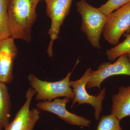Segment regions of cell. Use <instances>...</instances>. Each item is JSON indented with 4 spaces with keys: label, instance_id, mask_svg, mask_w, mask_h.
Here are the masks:
<instances>
[{
    "label": "cell",
    "instance_id": "6da1fadb",
    "mask_svg": "<svg viewBox=\"0 0 130 130\" xmlns=\"http://www.w3.org/2000/svg\"><path fill=\"white\" fill-rule=\"evenodd\" d=\"M39 0H9L11 37L29 42L31 28L37 18L36 9Z\"/></svg>",
    "mask_w": 130,
    "mask_h": 130
},
{
    "label": "cell",
    "instance_id": "7a4b0ae2",
    "mask_svg": "<svg viewBox=\"0 0 130 130\" xmlns=\"http://www.w3.org/2000/svg\"><path fill=\"white\" fill-rule=\"evenodd\" d=\"M76 6L77 11L81 17V30L86 35L92 46L100 49V38L103 32L107 16L85 0H80Z\"/></svg>",
    "mask_w": 130,
    "mask_h": 130
},
{
    "label": "cell",
    "instance_id": "3957f363",
    "mask_svg": "<svg viewBox=\"0 0 130 130\" xmlns=\"http://www.w3.org/2000/svg\"><path fill=\"white\" fill-rule=\"evenodd\" d=\"M72 72H68L61 80L54 82L41 80L32 73L29 74L28 79L31 88L36 91V100L51 101L60 97L73 100L74 94L70 85Z\"/></svg>",
    "mask_w": 130,
    "mask_h": 130
},
{
    "label": "cell",
    "instance_id": "277c9868",
    "mask_svg": "<svg viewBox=\"0 0 130 130\" xmlns=\"http://www.w3.org/2000/svg\"><path fill=\"white\" fill-rule=\"evenodd\" d=\"M46 13L51 20L48 34L50 38L47 53L50 57L53 55L54 42L58 38L61 26L70 12L73 0H45Z\"/></svg>",
    "mask_w": 130,
    "mask_h": 130
},
{
    "label": "cell",
    "instance_id": "5b68a950",
    "mask_svg": "<svg viewBox=\"0 0 130 130\" xmlns=\"http://www.w3.org/2000/svg\"><path fill=\"white\" fill-rule=\"evenodd\" d=\"M130 27V3L107 16L103 35L109 44L116 46Z\"/></svg>",
    "mask_w": 130,
    "mask_h": 130
},
{
    "label": "cell",
    "instance_id": "8992f818",
    "mask_svg": "<svg viewBox=\"0 0 130 130\" xmlns=\"http://www.w3.org/2000/svg\"><path fill=\"white\" fill-rule=\"evenodd\" d=\"M90 68L86 70L83 76L79 79L76 81H70V85L72 88L74 94L71 108L74 104L77 103L78 105L88 104L94 108V117L96 120L99 118L102 110V103L105 99L106 89L101 90L100 93L97 96L89 94L86 89L88 80L91 71Z\"/></svg>",
    "mask_w": 130,
    "mask_h": 130
},
{
    "label": "cell",
    "instance_id": "52a82bcc",
    "mask_svg": "<svg viewBox=\"0 0 130 130\" xmlns=\"http://www.w3.org/2000/svg\"><path fill=\"white\" fill-rule=\"evenodd\" d=\"M35 90L31 87L25 93V102L16 113L13 120L3 130H34L40 118L41 112L37 108H30Z\"/></svg>",
    "mask_w": 130,
    "mask_h": 130
},
{
    "label": "cell",
    "instance_id": "ba28073f",
    "mask_svg": "<svg viewBox=\"0 0 130 130\" xmlns=\"http://www.w3.org/2000/svg\"><path fill=\"white\" fill-rule=\"evenodd\" d=\"M130 76V63L127 54L119 57L113 63H102L96 71H91L86 87L88 88L97 87L101 89L102 83L109 77L116 75Z\"/></svg>",
    "mask_w": 130,
    "mask_h": 130
},
{
    "label": "cell",
    "instance_id": "9c48e42d",
    "mask_svg": "<svg viewBox=\"0 0 130 130\" xmlns=\"http://www.w3.org/2000/svg\"><path fill=\"white\" fill-rule=\"evenodd\" d=\"M71 99L64 97L58 98L51 101H40L36 105L37 108L41 111L49 112L55 114L66 123L72 125L82 127H89L90 120L68 111L66 105Z\"/></svg>",
    "mask_w": 130,
    "mask_h": 130
},
{
    "label": "cell",
    "instance_id": "30bf717a",
    "mask_svg": "<svg viewBox=\"0 0 130 130\" xmlns=\"http://www.w3.org/2000/svg\"><path fill=\"white\" fill-rule=\"evenodd\" d=\"M14 40L10 37L0 41V81L6 84L14 78L13 65L18 53Z\"/></svg>",
    "mask_w": 130,
    "mask_h": 130
},
{
    "label": "cell",
    "instance_id": "8fae6325",
    "mask_svg": "<svg viewBox=\"0 0 130 130\" xmlns=\"http://www.w3.org/2000/svg\"><path fill=\"white\" fill-rule=\"evenodd\" d=\"M111 114L120 121L130 117V86H121L112 97Z\"/></svg>",
    "mask_w": 130,
    "mask_h": 130
},
{
    "label": "cell",
    "instance_id": "7c38bea8",
    "mask_svg": "<svg viewBox=\"0 0 130 130\" xmlns=\"http://www.w3.org/2000/svg\"><path fill=\"white\" fill-rule=\"evenodd\" d=\"M11 108V101L7 85L0 81V130H4L10 122Z\"/></svg>",
    "mask_w": 130,
    "mask_h": 130
},
{
    "label": "cell",
    "instance_id": "4fadbf2b",
    "mask_svg": "<svg viewBox=\"0 0 130 130\" xmlns=\"http://www.w3.org/2000/svg\"><path fill=\"white\" fill-rule=\"evenodd\" d=\"M8 2L9 0H0V41L11 37Z\"/></svg>",
    "mask_w": 130,
    "mask_h": 130
},
{
    "label": "cell",
    "instance_id": "5bb4252c",
    "mask_svg": "<svg viewBox=\"0 0 130 130\" xmlns=\"http://www.w3.org/2000/svg\"><path fill=\"white\" fill-rule=\"evenodd\" d=\"M125 36L126 38L124 41L106 51L108 59L110 61H113L121 55L130 53V34Z\"/></svg>",
    "mask_w": 130,
    "mask_h": 130
},
{
    "label": "cell",
    "instance_id": "9a60e30c",
    "mask_svg": "<svg viewBox=\"0 0 130 130\" xmlns=\"http://www.w3.org/2000/svg\"><path fill=\"white\" fill-rule=\"evenodd\" d=\"M120 121L111 113L103 116L100 119L96 130H122Z\"/></svg>",
    "mask_w": 130,
    "mask_h": 130
},
{
    "label": "cell",
    "instance_id": "2e32d148",
    "mask_svg": "<svg viewBox=\"0 0 130 130\" xmlns=\"http://www.w3.org/2000/svg\"><path fill=\"white\" fill-rule=\"evenodd\" d=\"M130 3V0H108L106 3L101 5L98 8L107 16L115 10H117Z\"/></svg>",
    "mask_w": 130,
    "mask_h": 130
},
{
    "label": "cell",
    "instance_id": "e0dca14e",
    "mask_svg": "<svg viewBox=\"0 0 130 130\" xmlns=\"http://www.w3.org/2000/svg\"><path fill=\"white\" fill-rule=\"evenodd\" d=\"M127 55H128V59H129V61L130 63V53L128 54H127Z\"/></svg>",
    "mask_w": 130,
    "mask_h": 130
},
{
    "label": "cell",
    "instance_id": "ac0fdd59",
    "mask_svg": "<svg viewBox=\"0 0 130 130\" xmlns=\"http://www.w3.org/2000/svg\"><path fill=\"white\" fill-rule=\"evenodd\" d=\"M126 32L127 33H130V27L129 28V29H128V30L126 31Z\"/></svg>",
    "mask_w": 130,
    "mask_h": 130
},
{
    "label": "cell",
    "instance_id": "d6986e66",
    "mask_svg": "<svg viewBox=\"0 0 130 130\" xmlns=\"http://www.w3.org/2000/svg\"><path fill=\"white\" fill-rule=\"evenodd\" d=\"M39 1H42V0H39ZM44 1H45V0H44Z\"/></svg>",
    "mask_w": 130,
    "mask_h": 130
},
{
    "label": "cell",
    "instance_id": "ffe728a7",
    "mask_svg": "<svg viewBox=\"0 0 130 130\" xmlns=\"http://www.w3.org/2000/svg\"><path fill=\"white\" fill-rule=\"evenodd\" d=\"M55 130H56V129H55Z\"/></svg>",
    "mask_w": 130,
    "mask_h": 130
}]
</instances>
